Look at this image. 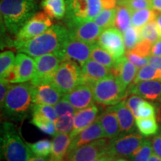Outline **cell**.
I'll return each mask as SVG.
<instances>
[{"label":"cell","instance_id":"6da1fadb","mask_svg":"<svg viewBox=\"0 0 161 161\" xmlns=\"http://www.w3.org/2000/svg\"><path fill=\"white\" fill-rule=\"evenodd\" d=\"M69 37L67 28L54 25L40 35L17 44L14 47L19 52L36 58L61 50Z\"/></svg>","mask_w":161,"mask_h":161},{"label":"cell","instance_id":"7a4b0ae2","mask_svg":"<svg viewBox=\"0 0 161 161\" xmlns=\"http://www.w3.org/2000/svg\"><path fill=\"white\" fill-rule=\"evenodd\" d=\"M35 0H1V18L6 29L17 35L37 11Z\"/></svg>","mask_w":161,"mask_h":161},{"label":"cell","instance_id":"3957f363","mask_svg":"<svg viewBox=\"0 0 161 161\" xmlns=\"http://www.w3.org/2000/svg\"><path fill=\"white\" fill-rule=\"evenodd\" d=\"M1 154L6 161H29L32 152L13 123L5 122L1 127Z\"/></svg>","mask_w":161,"mask_h":161},{"label":"cell","instance_id":"277c9868","mask_svg":"<svg viewBox=\"0 0 161 161\" xmlns=\"http://www.w3.org/2000/svg\"><path fill=\"white\" fill-rule=\"evenodd\" d=\"M31 90L30 81L11 85L4 102V114L12 119H25L31 108Z\"/></svg>","mask_w":161,"mask_h":161},{"label":"cell","instance_id":"5b68a950","mask_svg":"<svg viewBox=\"0 0 161 161\" xmlns=\"http://www.w3.org/2000/svg\"><path fill=\"white\" fill-rule=\"evenodd\" d=\"M95 102L103 106H113L123 100L128 94L118 78L112 74L98 80L92 87Z\"/></svg>","mask_w":161,"mask_h":161},{"label":"cell","instance_id":"8992f818","mask_svg":"<svg viewBox=\"0 0 161 161\" xmlns=\"http://www.w3.org/2000/svg\"><path fill=\"white\" fill-rule=\"evenodd\" d=\"M66 26L93 20L102 11L101 0H66Z\"/></svg>","mask_w":161,"mask_h":161},{"label":"cell","instance_id":"52a82bcc","mask_svg":"<svg viewBox=\"0 0 161 161\" xmlns=\"http://www.w3.org/2000/svg\"><path fill=\"white\" fill-rule=\"evenodd\" d=\"M35 73L30 80L32 85L43 83H52L60 64L65 60L61 50L36 57Z\"/></svg>","mask_w":161,"mask_h":161},{"label":"cell","instance_id":"ba28073f","mask_svg":"<svg viewBox=\"0 0 161 161\" xmlns=\"http://www.w3.org/2000/svg\"><path fill=\"white\" fill-rule=\"evenodd\" d=\"M80 84L81 70L80 66L74 60H64L56 72L52 84L64 96Z\"/></svg>","mask_w":161,"mask_h":161},{"label":"cell","instance_id":"9c48e42d","mask_svg":"<svg viewBox=\"0 0 161 161\" xmlns=\"http://www.w3.org/2000/svg\"><path fill=\"white\" fill-rule=\"evenodd\" d=\"M52 25V22L49 16L43 12H37L32 16L16 35L13 46L37 37L49 29Z\"/></svg>","mask_w":161,"mask_h":161},{"label":"cell","instance_id":"30bf717a","mask_svg":"<svg viewBox=\"0 0 161 161\" xmlns=\"http://www.w3.org/2000/svg\"><path fill=\"white\" fill-rule=\"evenodd\" d=\"M143 140L142 136L136 132L117 136L109 141L108 152L115 158H130Z\"/></svg>","mask_w":161,"mask_h":161},{"label":"cell","instance_id":"8fae6325","mask_svg":"<svg viewBox=\"0 0 161 161\" xmlns=\"http://www.w3.org/2000/svg\"><path fill=\"white\" fill-rule=\"evenodd\" d=\"M35 73V60L31 56L19 52L16 56L15 65L8 77L5 80L11 84L30 81Z\"/></svg>","mask_w":161,"mask_h":161},{"label":"cell","instance_id":"7c38bea8","mask_svg":"<svg viewBox=\"0 0 161 161\" xmlns=\"http://www.w3.org/2000/svg\"><path fill=\"white\" fill-rule=\"evenodd\" d=\"M97 43L109 52L114 59H120L125 55L123 36L122 32L116 28L112 27L104 30L98 38Z\"/></svg>","mask_w":161,"mask_h":161},{"label":"cell","instance_id":"4fadbf2b","mask_svg":"<svg viewBox=\"0 0 161 161\" xmlns=\"http://www.w3.org/2000/svg\"><path fill=\"white\" fill-rule=\"evenodd\" d=\"M108 139L102 138L68 153L66 161H92L108 152Z\"/></svg>","mask_w":161,"mask_h":161},{"label":"cell","instance_id":"5bb4252c","mask_svg":"<svg viewBox=\"0 0 161 161\" xmlns=\"http://www.w3.org/2000/svg\"><path fill=\"white\" fill-rule=\"evenodd\" d=\"M69 36L72 39L80 40L84 43L96 44L103 31L94 20L80 22L67 26Z\"/></svg>","mask_w":161,"mask_h":161},{"label":"cell","instance_id":"9a60e30c","mask_svg":"<svg viewBox=\"0 0 161 161\" xmlns=\"http://www.w3.org/2000/svg\"><path fill=\"white\" fill-rule=\"evenodd\" d=\"M92 46L69 37L61 49V52L65 60H74L82 66L90 58Z\"/></svg>","mask_w":161,"mask_h":161},{"label":"cell","instance_id":"2e32d148","mask_svg":"<svg viewBox=\"0 0 161 161\" xmlns=\"http://www.w3.org/2000/svg\"><path fill=\"white\" fill-rule=\"evenodd\" d=\"M62 95L52 83H43L32 85L31 101L34 104L55 105Z\"/></svg>","mask_w":161,"mask_h":161},{"label":"cell","instance_id":"e0dca14e","mask_svg":"<svg viewBox=\"0 0 161 161\" xmlns=\"http://www.w3.org/2000/svg\"><path fill=\"white\" fill-rule=\"evenodd\" d=\"M128 94H136L146 99L161 103V80H142L130 85L128 88Z\"/></svg>","mask_w":161,"mask_h":161},{"label":"cell","instance_id":"ac0fdd59","mask_svg":"<svg viewBox=\"0 0 161 161\" xmlns=\"http://www.w3.org/2000/svg\"><path fill=\"white\" fill-rule=\"evenodd\" d=\"M110 69L94 60L89 59L81 66V84L92 87L98 80L110 75Z\"/></svg>","mask_w":161,"mask_h":161},{"label":"cell","instance_id":"d6986e66","mask_svg":"<svg viewBox=\"0 0 161 161\" xmlns=\"http://www.w3.org/2000/svg\"><path fill=\"white\" fill-rule=\"evenodd\" d=\"M102 138L106 137L102 125L98 118L93 123L88 126L87 128L82 130L80 134H78L77 136L72 139L67 154L84 145L88 144Z\"/></svg>","mask_w":161,"mask_h":161},{"label":"cell","instance_id":"ffe728a7","mask_svg":"<svg viewBox=\"0 0 161 161\" xmlns=\"http://www.w3.org/2000/svg\"><path fill=\"white\" fill-rule=\"evenodd\" d=\"M64 96L75 110L87 108L95 101L92 86L83 84H79Z\"/></svg>","mask_w":161,"mask_h":161},{"label":"cell","instance_id":"44dd1931","mask_svg":"<svg viewBox=\"0 0 161 161\" xmlns=\"http://www.w3.org/2000/svg\"><path fill=\"white\" fill-rule=\"evenodd\" d=\"M137 72L138 68L125 56L116 60V64L110 69V74L118 78L127 90L135 79Z\"/></svg>","mask_w":161,"mask_h":161},{"label":"cell","instance_id":"7402d4cb","mask_svg":"<svg viewBox=\"0 0 161 161\" xmlns=\"http://www.w3.org/2000/svg\"><path fill=\"white\" fill-rule=\"evenodd\" d=\"M98 108L96 104H92L87 108L76 110L75 114L74 126L69 136L72 140L80 134L82 130L93 123L98 119Z\"/></svg>","mask_w":161,"mask_h":161},{"label":"cell","instance_id":"603a6c76","mask_svg":"<svg viewBox=\"0 0 161 161\" xmlns=\"http://www.w3.org/2000/svg\"><path fill=\"white\" fill-rule=\"evenodd\" d=\"M113 107H114V110H116L119 122L120 134L119 136L135 132L134 115L133 114L130 108H128V106L127 105L126 100L124 98L118 104L113 105Z\"/></svg>","mask_w":161,"mask_h":161},{"label":"cell","instance_id":"cb8c5ba5","mask_svg":"<svg viewBox=\"0 0 161 161\" xmlns=\"http://www.w3.org/2000/svg\"><path fill=\"white\" fill-rule=\"evenodd\" d=\"M98 118L103 128L106 138L111 140L119 136V122L114 107L111 106L110 108H107Z\"/></svg>","mask_w":161,"mask_h":161},{"label":"cell","instance_id":"d4e9b609","mask_svg":"<svg viewBox=\"0 0 161 161\" xmlns=\"http://www.w3.org/2000/svg\"><path fill=\"white\" fill-rule=\"evenodd\" d=\"M72 138L67 134L56 133L52 140V148L49 161H64L71 144Z\"/></svg>","mask_w":161,"mask_h":161},{"label":"cell","instance_id":"484cf974","mask_svg":"<svg viewBox=\"0 0 161 161\" xmlns=\"http://www.w3.org/2000/svg\"><path fill=\"white\" fill-rule=\"evenodd\" d=\"M132 10L127 4H120L116 6L114 26L124 33L132 25Z\"/></svg>","mask_w":161,"mask_h":161},{"label":"cell","instance_id":"4316f807","mask_svg":"<svg viewBox=\"0 0 161 161\" xmlns=\"http://www.w3.org/2000/svg\"><path fill=\"white\" fill-rule=\"evenodd\" d=\"M41 7L50 18L61 19L66 16V0H43Z\"/></svg>","mask_w":161,"mask_h":161},{"label":"cell","instance_id":"83f0119b","mask_svg":"<svg viewBox=\"0 0 161 161\" xmlns=\"http://www.w3.org/2000/svg\"><path fill=\"white\" fill-rule=\"evenodd\" d=\"M90 58L96 60L102 65L107 66L108 69H111L116 64V60L110 55L108 52L102 48L98 43L93 44L92 46L91 55Z\"/></svg>","mask_w":161,"mask_h":161},{"label":"cell","instance_id":"f1b7e54d","mask_svg":"<svg viewBox=\"0 0 161 161\" xmlns=\"http://www.w3.org/2000/svg\"><path fill=\"white\" fill-rule=\"evenodd\" d=\"M158 17L157 11L153 8L141 9L133 11L132 13V25L141 29L142 26L150 22L156 20Z\"/></svg>","mask_w":161,"mask_h":161},{"label":"cell","instance_id":"f546056e","mask_svg":"<svg viewBox=\"0 0 161 161\" xmlns=\"http://www.w3.org/2000/svg\"><path fill=\"white\" fill-rule=\"evenodd\" d=\"M16 58L12 51H5L0 54V77L5 79L8 77L15 65Z\"/></svg>","mask_w":161,"mask_h":161},{"label":"cell","instance_id":"4dcf8cb0","mask_svg":"<svg viewBox=\"0 0 161 161\" xmlns=\"http://www.w3.org/2000/svg\"><path fill=\"white\" fill-rule=\"evenodd\" d=\"M31 123L37 127L38 129L41 130L42 132L49 134V135L55 136L57 133L55 122L49 119L44 117L43 116L33 114Z\"/></svg>","mask_w":161,"mask_h":161},{"label":"cell","instance_id":"1f68e13d","mask_svg":"<svg viewBox=\"0 0 161 161\" xmlns=\"http://www.w3.org/2000/svg\"><path fill=\"white\" fill-rule=\"evenodd\" d=\"M135 123L139 131L143 136L154 135L158 131L159 127L155 118L136 119Z\"/></svg>","mask_w":161,"mask_h":161},{"label":"cell","instance_id":"d6a6232c","mask_svg":"<svg viewBox=\"0 0 161 161\" xmlns=\"http://www.w3.org/2000/svg\"><path fill=\"white\" fill-rule=\"evenodd\" d=\"M116 9H103L93 20L102 30L114 26Z\"/></svg>","mask_w":161,"mask_h":161},{"label":"cell","instance_id":"836d02e7","mask_svg":"<svg viewBox=\"0 0 161 161\" xmlns=\"http://www.w3.org/2000/svg\"><path fill=\"white\" fill-rule=\"evenodd\" d=\"M155 79L161 80V72L151 65L147 64V65L144 66L143 67L139 69L137 75H136L135 79L134 80L131 85H134V84L142 81V80Z\"/></svg>","mask_w":161,"mask_h":161},{"label":"cell","instance_id":"e575fe53","mask_svg":"<svg viewBox=\"0 0 161 161\" xmlns=\"http://www.w3.org/2000/svg\"><path fill=\"white\" fill-rule=\"evenodd\" d=\"M142 40H147L152 44L161 38V35L159 31L156 20L150 22L140 29Z\"/></svg>","mask_w":161,"mask_h":161},{"label":"cell","instance_id":"d590c367","mask_svg":"<svg viewBox=\"0 0 161 161\" xmlns=\"http://www.w3.org/2000/svg\"><path fill=\"white\" fill-rule=\"evenodd\" d=\"M123 38L125 50L130 51L142 40L140 29L131 25L123 33Z\"/></svg>","mask_w":161,"mask_h":161},{"label":"cell","instance_id":"8d00e7d4","mask_svg":"<svg viewBox=\"0 0 161 161\" xmlns=\"http://www.w3.org/2000/svg\"><path fill=\"white\" fill-rule=\"evenodd\" d=\"M75 114H68L65 115L58 116L55 121L56 131L57 133L68 134L71 133L74 126Z\"/></svg>","mask_w":161,"mask_h":161},{"label":"cell","instance_id":"74e56055","mask_svg":"<svg viewBox=\"0 0 161 161\" xmlns=\"http://www.w3.org/2000/svg\"><path fill=\"white\" fill-rule=\"evenodd\" d=\"M152 151V144L150 140H144L141 146L130 157V161H148Z\"/></svg>","mask_w":161,"mask_h":161},{"label":"cell","instance_id":"f35d334b","mask_svg":"<svg viewBox=\"0 0 161 161\" xmlns=\"http://www.w3.org/2000/svg\"><path fill=\"white\" fill-rule=\"evenodd\" d=\"M33 154L40 157H47L52 152V142L49 140H41L34 143H28Z\"/></svg>","mask_w":161,"mask_h":161},{"label":"cell","instance_id":"ab89813d","mask_svg":"<svg viewBox=\"0 0 161 161\" xmlns=\"http://www.w3.org/2000/svg\"><path fill=\"white\" fill-rule=\"evenodd\" d=\"M31 110L33 114H37V115L43 116L44 117H46L52 121H55L58 119V114L56 113L55 108L52 105L49 104H34L31 105Z\"/></svg>","mask_w":161,"mask_h":161},{"label":"cell","instance_id":"60d3db41","mask_svg":"<svg viewBox=\"0 0 161 161\" xmlns=\"http://www.w3.org/2000/svg\"><path fill=\"white\" fill-rule=\"evenodd\" d=\"M134 116L136 119L155 118V108L153 104L143 100L139 104Z\"/></svg>","mask_w":161,"mask_h":161},{"label":"cell","instance_id":"b9f144b4","mask_svg":"<svg viewBox=\"0 0 161 161\" xmlns=\"http://www.w3.org/2000/svg\"><path fill=\"white\" fill-rule=\"evenodd\" d=\"M54 108H55V111L57 113L58 116H63L68 114H75L76 112L75 108L72 107V104L69 103V101L66 99L64 96H63V97L58 101L57 104L54 105Z\"/></svg>","mask_w":161,"mask_h":161},{"label":"cell","instance_id":"7bdbcfd3","mask_svg":"<svg viewBox=\"0 0 161 161\" xmlns=\"http://www.w3.org/2000/svg\"><path fill=\"white\" fill-rule=\"evenodd\" d=\"M152 46V43L147 41V40H142L134 49L130 50V51L142 58H148L151 55Z\"/></svg>","mask_w":161,"mask_h":161},{"label":"cell","instance_id":"ee69618b","mask_svg":"<svg viewBox=\"0 0 161 161\" xmlns=\"http://www.w3.org/2000/svg\"><path fill=\"white\" fill-rule=\"evenodd\" d=\"M125 57L130 60L131 63L135 65L136 67L142 68L148 64V58H142L136 54L133 53L131 51H126Z\"/></svg>","mask_w":161,"mask_h":161},{"label":"cell","instance_id":"f6af8a7d","mask_svg":"<svg viewBox=\"0 0 161 161\" xmlns=\"http://www.w3.org/2000/svg\"><path fill=\"white\" fill-rule=\"evenodd\" d=\"M132 11L141 9L152 8L151 0H129L126 3Z\"/></svg>","mask_w":161,"mask_h":161},{"label":"cell","instance_id":"bcb514c9","mask_svg":"<svg viewBox=\"0 0 161 161\" xmlns=\"http://www.w3.org/2000/svg\"><path fill=\"white\" fill-rule=\"evenodd\" d=\"M142 101H143L142 98L140 97V96L136 95V94H131V95L128 98V99L126 100L127 105L128 106V108H130L134 116L136 115V110H137L139 104H140V103Z\"/></svg>","mask_w":161,"mask_h":161},{"label":"cell","instance_id":"7dc6e473","mask_svg":"<svg viewBox=\"0 0 161 161\" xmlns=\"http://www.w3.org/2000/svg\"><path fill=\"white\" fill-rule=\"evenodd\" d=\"M10 84L11 83H9L8 81L1 80V83H0V103H1L0 104H1V108H3L6 96H7L10 86L11 85Z\"/></svg>","mask_w":161,"mask_h":161},{"label":"cell","instance_id":"c3c4849f","mask_svg":"<svg viewBox=\"0 0 161 161\" xmlns=\"http://www.w3.org/2000/svg\"><path fill=\"white\" fill-rule=\"evenodd\" d=\"M152 148L154 154L161 158V134H157L152 140Z\"/></svg>","mask_w":161,"mask_h":161},{"label":"cell","instance_id":"681fc988","mask_svg":"<svg viewBox=\"0 0 161 161\" xmlns=\"http://www.w3.org/2000/svg\"><path fill=\"white\" fill-rule=\"evenodd\" d=\"M148 64L161 72V56L150 55L148 57Z\"/></svg>","mask_w":161,"mask_h":161},{"label":"cell","instance_id":"f907efd6","mask_svg":"<svg viewBox=\"0 0 161 161\" xmlns=\"http://www.w3.org/2000/svg\"><path fill=\"white\" fill-rule=\"evenodd\" d=\"M151 55L161 56V38L152 44L151 49Z\"/></svg>","mask_w":161,"mask_h":161},{"label":"cell","instance_id":"816d5d0a","mask_svg":"<svg viewBox=\"0 0 161 161\" xmlns=\"http://www.w3.org/2000/svg\"><path fill=\"white\" fill-rule=\"evenodd\" d=\"M102 8L103 9H114L117 5V0H101Z\"/></svg>","mask_w":161,"mask_h":161},{"label":"cell","instance_id":"f5cc1de1","mask_svg":"<svg viewBox=\"0 0 161 161\" xmlns=\"http://www.w3.org/2000/svg\"><path fill=\"white\" fill-rule=\"evenodd\" d=\"M116 158H115V157L111 155V154L107 152L106 153L98 157L97 158H96L95 160H93L92 161H114Z\"/></svg>","mask_w":161,"mask_h":161},{"label":"cell","instance_id":"db71d44e","mask_svg":"<svg viewBox=\"0 0 161 161\" xmlns=\"http://www.w3.org/2000/svg\"><path fill=\"white\" fill-rule=\"evenodd\" d=\"M152 8L157 12H161V0H151Z\"/></svg>","mask_w":161,"mask_h":161},{"label":"cell","instance_id":"11a10c76","mask_svg":"<svg viewBox=\"0 0 161 161\" xmlns=\"http://www.w3.org/2000/svg\"><path fill=\"white\" fill-rule=\"evenodd\" d=\"M29 161H49V159L47 157H32L29 160Z\"/></svg>","mask_w":161,"mask_h":161},{"label":"cell","instance_id":"9f6ffc18","mask_svg":"<svg viewBox=\"0 0 161 161\" xmlns=\"http://www.w3.org/2000/svg\"><path fill=\"white\" fill-rule=\"evenodd\" d=\"M156 23L157 25H158L159 31H160V35H161V12L158 15V17L156 18Z\"/></svg>","mask_w":161,"mask_h":161},{"label":"cell","instance_id":"6f0895ef","mask_svg":"<svg viewBox=\"0 0 161 161\" xmlns=\"http://www.w3.org/2000/svg\"><path fill=\"white\" fill-rule=\"evenodd\" d=\"M148 161H161V158L158 155H156L155 154H152Z\"/></svg>","mask_w":161,"mask_h":161},{"label":"cell","instance_id":"680465c9","mask_svg":"<svg viewBox=\"0 0 161 161\" xmlns=\"http://www.w3.org/2000/svg\"><path fill=\"white\" fill-rule=\"evenodd\" d=\"M129 0H117L118 5H120V4H126Z\"/></svg>","mask_w":161,"mask_h":161},{"label":"cell","instance_id":"91938a15","mask_svg":"<svg viewBox=\"0 0 161 161\" xmlns=\"http://www.w3.org/2000/svg\"><path fill=\"white\" fill-rule=\"evenodd\" d=\"M114 161H128V160H127L126 159H125L124 158H116Z\"/></svg>","mask_w":161,"mask_h":161},{"label":"cell","instance_id":"94428289","mask_svg":"<svg viewBox=\"0 0 161 161\" xmlns=\"http://www.w3.org/2000/svg\"><path fill=\"white\" fill-rule=\"evenodd\" d=\"M158 118L161 119V108L158 110Z\"/></svg>","mask_w":161,"mask_h":161},{"label":"cell","instance_id":"6125c7cd","mask_svg":"<svg viewBox=\"0 0 161 161\" xmlns=\"http://www.w3.org/2000/svg\"><path fill=\"white\" fill-rule=\"evenodd\" d=\"M64 161H66V160H64Z\"/></svg>","mask_w":161,"mask_h":161}]
</instances>
